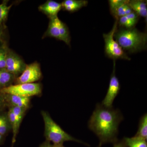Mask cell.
I'll return each instance as SVG.
<instances>
[{
    "label": "cell",
    "instance_id": "obj_1",
    "mask_svg": "<svg viewBox=\"0 0 147 147\" xmlns=\"http://www.w3.org/2000/svg\"><path fill=\"white\" fill-rule=\"evenodd\" d=\"M119 109L97 104L88 121V127L98 137L100 144L117 142L119 126L123 120Z\"/></svg>",
    "mask_w": 147,
    "mask_h": 147
},
{
    "label": "cell",
    "instance_id": "obj_2",
    "mask_svg": "<svg viewBox=\"0 0 147 147\" xmlns=\"http://www.w3.org/2000/svg\"><path fill=\"white\" fill-rule=\"evenodd\" d=\"M114 38L125 52L134 53L146 50L147 33L139 31L135 28L118 29V27Z\"/></svg>",
    "mask_w": 147,
    "mask_h": 147
},
{
    "label": "cell",
    "instance_id": "obj_3",
    "mask_svg": "<svg viewBox=\"0 0 147 147\" xmlns=\"http://www.w3.org/2000/svg\"><path fill=\"white\" fill-rule=\"evenodd\" d=\"M41 114L44 123V136L46 141L52 142L55 146L63 144L65 142L68 141L78 142L88 146V144L74 138L65 132L53 120L47 112L42 111Z\"/></svg>",
    "mask_w": 147,
    "mask_h": 147
},
{
    "label": "cell",
    "instance_id": "obj_4",
    "mask_svg": "<svg viewBox=\"0 0 147 147\" xmlns=\"http://www.w3.org/2000/svg\"><path fill=\"white\" fill-rule=\"evenodd\" d=\"M118 27L117 19H116L111 30L108 33L103 34L102 35L105 41V55L113 61L119 59L130 61L131 59L114 39V34Z\"/></svg>",
    "mask_w": 147,
    "mask_h": 147
},
{
    "label": "cell",
    "instance_id": "obj_5",
    "mask_svg": "<svg viewBox=\"0 0 147 147\" xmlns=\"http://www.w3.org/2000/svg\"><path fill=\"white\" fill-rule=\"evenodd\" d=\"M42 85L39 83L13 84L0 89L1 94L14 95L24 97L31 98L42 93Z\"/></svg>",
    "mask_w": 147,
    "mask_h": 147
},
{
    "label": "cell",
    "instance_id": "obj_6",
    "mask_svg": "<svg viewBox=\"0 0 147 147\" xmlns=\"http://www.w3.org/2000/svg\"><path fill=\"white\" fill-rule=\"evenodd\" d=\"M27 64L18 54L10 48H7L6 57L5 67L7 70L16 78L23 73Z\"/></svg>",
    "mask_w": 147,
    "mask_h": 147
},
{
    "label": "cell",
    "instance_id": "obj_7",
    "mask_svg": "<svg viewBox=\"0 0 147 147\" xmlns=\"http://www.w3.org/2000/svg\"><path fill=\"white\" fill-rule=\"evenodd\" d=\"M42 77L40 64L37 61L27 65L23 73L15 80V84L34 83Z\"/></svg>",
    "mask_w": 147,
    "mask_h": 147
},
{
    "label": "cell",
    "instance_id": "obj_8",
    "mask_svg": "<svg viewBox=\"0 0 147 147\" xmlns=\"http://www.w3.org/2000/svg\"><path fill=\"white\" fill-rule=\"evenodd\" d=\"M115 70L116 61L114 60L113 71L110 76L108 91L101 103L103 106L108 108L113 107L114 100L119 94L120 90V84L118 79L116 76Z\"/></svg>",
    "mask_w": 147,
    "mask_h": 147
},
{
    "label": "cell",
    "instance_id": "obj_9",
    "mask_svg": "<svg viewBox=\"0 0 147 147\" xmlns=\"http://www.w3.org/2000/svg\"><path fill=\"white\" fill-rule=\"evenodd\" d=\"M62 9L61 3L53 0H48L38 7V10L46 15L49 18L58 16V13Z\"/></svg>",
    "mask_w": 147,
    "mask_h": 147
},
{
    "label": "cell",
    "instance_id": "obj_10",
    "mask_svg": "<svg viewBox=\"0 0 147 147\" xmlns=\"http://www.w3.org/2000/svg\"><path fill=\"white\" fill-rule=\"evenodd\" d=\"M6 104L10 107H18L28 109L30 104L31 98L24 97L14 95L2 94Z\"/></svg>",
    "mask_w": 147,
    "mask_h": 147
},
{
    "label": "cell",
    "instance_id": "obj_11",
    "mask_svg": "<svg viewBox=\"0 0 147 147\" xmlns=\"http://www.w3.org/2000/svg\"><path fill=\"white\" fill-rule=\"evenodd\" d=\"M49 19L48 28L42 36V39L46 37H52L60 40V23L61 20L58 16Z\"/></svg>",
    "mask_w": 147,
    "mask_h": 147
},
{
    "label": "cell",
    "instance_id": "obj_12",
    "mask_svg": "<svg viewBox=\"0 0 147 147\" xmlns=\"http://www.w3.org/2000/svg\"><path fill=\"white\" fill-rule=\"evenodd\" d=\"M61 3L64 10L73 13L87 6L88 1L86 0H64Z\"/></svg>",
    "mask_w": 147,
    "mask_h": 147
},
{
    "label": "cell",
    "instance_id": "obj_13",
    "mask_svg": "<svg viewBox=\"0 0 147 147\" xmlns=\"http://www.w3.org/2000/svg\"><path fill=\"white\" fill-rule=\"evenodd\" d=\"M129 5L133 11L139 16L147 18V1L143 0H131L129 1Z\"/></svg>",
    "mask_w": 147,
    "mask_h": 147
},
{
    "label": "cell",
    "instance_id": "obj_14",
    "mask_svg": "<svg viewBox=\"0 0 147 147\" xmlns=\"http://www.w3.org/2000/svg\"><path fill=\"white\" fill-rule=\"evenodd\" d=\"M16 78L5 68L0 69V89L13 85Z\"/></svg>",
    "mask_w": 147,
    "mask_h": 147
},
{
    "label": "cell",
    "instance_id": "obj_15",
    "mask_svg": "<svg viewBox=\"0 0 147 147\" xmlns=\"http://www.w3.org/2000/svg\"><path fill=\"white\" fill-rule=\"evenodd\" d=\"M7 116L10 122L11 126V130L13 133V136H12V145L11 147H13L15 144L16 141V137L18 135V130H19V127L20 125H19L17 123L15 117L12 111L9 109L8 113H7Z\"/></svg>",
    "mask_w": 147,
    "mask_h": 147
},
{
    "label": "cell",
    "instance_id": "obj_16",
    "mask_svg": "<svg viewBox=\"0 0 147 147\" xmlns=\"http://www.w3.org/2000/svg\"><path fill=\"white\" fill-rule=\"evenodd\" d=\"M123 140L127 147H147V140L141 137H124Z\"/></svg>",
    "mask_w": 147,
    "mask_h": 147
},
{
    "label": "cell",
    "instance_id": "obj_17",
    "mask_svg": "<svg viewBox=\"0 0 147 147\" xmlns=\"http://www.w3.org/2000/svg\"><path fill=\"white\" fill-rule=\"evenodd\" d=\"M8 1L7 0H4L0 4V25H5L9 11L13 5V4L9 5Z\"/></svg>",
    "mask_w": 147,
    "mask_h": 147
},
{
    "label": "cell",
    "instance_id": "obj_18",
    "mask_svg": "<svg viewBox=\"0 0 147 147\" xmlns=\"http://www.w3.org/2000/svg\"><path fill=\"white\" fill-rule=\"evenodd\" d=\"M135 136L147 139V114H145L139 120V128Z\"/></svg>",
    "mask_w": 147,
    "mask_h": 147
},
{
    "label": "cell",
    "instance_id": "obj_19",
    "mask_svg": "<svg viewBox=\"0 0 147 147\" xmlns=\"http://www.w3.org/2000/svg\"><path fill=\"white\" fill-rule=\"evenodd\" d=\"M60 40L65 42L66 44L70 46L71 36L67 26L65 23L61 21L60 23Z\"/></svg>",
    "mask_w": 147,
    "mask_h": 147
},
{
    "label": "cell",
    "instance_id": "obj_20",
    "mask_svg": "<svg viewBox=\"0 0 147 147\" xmlns=\"http://www.w3.org/2000/svg\"><path fill=\"white\" fill-rule=\"evenodd\" d=\"M15 117V119L19 125H21L26 112L28 109L18 107H10L9 108Z\"/></svg>",
    "mask_w": 147,
    "mask_h": 147
},
{
    "label": "cell",
    "instance_id": "obj_21",
    "mask_svg": "<svg viewBox=\"0 0 147 147\" xmlns=\"http://www.w3.org/2000/svg\"><path fill=\"white\" fill-rule=\"evenodd\" d=\"M137 24V22L129 20L126 16L120 17L117 19L118 26L124 28L131 29L135 28Z\"/></svg>",
    "mask_w": 147,
    "mask_h": 147
},
{
    "label": "cell",
    "instance_id": "obj_22",
    "mask_svg": "<svg viewBox=\"0 0 147 147\" xmlns=\"http://www.w3.org/2000/svg\"><path fill=\"white\" fill-rule=\"evenodd\" d=\"M129 0H110L108 1L110 13L115 18L118 9L123 5L128 2Z\"/></svg>",
    "mask_w": 147,
    "mask_h": 147
},
{
    "label": "cell",
    "instance_id": "obj_23",
    "mask_svg": "<svg viewBox=\"0 0 147 147\" xmlns=\"http://www.w3.org/2000/svg\"><path fill=\"white\" fill-rule=\"evenodd\" d=\"M129 1L128 2L123 5L118 9L115 16V19H118L120 17L126 16L133 11L130 6L129 5Z\"/></svg>",
    "mask_w": 147,
    "mask_h": 147
},
{
    "label": "cell",
    "instance_id": "obj_24",
    "mask_svg": "<svg viewBox=\"0 0 147 147\" xmlns=\"http://www.w3.org/2000/svg\"><path fill=\"white\" fill-rule=\"evenodd\" d=\"M7 31L5 25H0V47L7 45Z\"/></svg>",
    "mask_w": 147,
    "mask_h": 147
},
{
    "label": "cell",
    "instance_id": "obj_25",
    "mask_svg": "<svg viewBox=\"0 0 147 147\" xmlns=\"http://www.w3.org/2000/svg\"><path fill=\"white\" fill-rule=\"evenodd\" d=\"M8 48L7 45L0 47V69L5 68L6 57Z\"/></svg>",
    "mask_w": 147,
    "mask_h": 147
},
{
    "label": "cell",
    "instance_id": "obj_26",
    "mask_svg": "<svg viewBox=\"0 0 147 147\" xmlns=\"http://www.w3.org/2000/svg\"><path fill=\"white\" fill-rule=\"evenodd\" d=\"M125 16H126L127 18L131 21H135L137 23H138L139 21V16L134 11H132L131 13Z\"/></svg>",
    "mask_w": 147,
    "mask_h": 147
},
{
    "label": "cell",
    "instance_id": "obj_27",
    "mask_svg": "<svg viewBox=\"0 0 147 147\" xmlns=\"http://www.w3.org/2000/svg\"><path fill=\"white\" fill-rule=\"evenodd\" d=\"M6 105V104L3 95L0 93V111L4 108Z\"/></svg>",
    "mask_w": 147,
    "mask_h": 147
},
{
    "label": "cell",
    "instance_id": "obj_28",
    "mask_svg": "<svg viewBox=\"0 0 147 147\" xmlns=\"http://www.w3.org/2000/svg\"><path fill=\"white\" fill-rule=\"evenodd\" d=\"M113 147H127L123 139L121 141H118L114 143Z\"/></svg>",
    "mask_w": 147,
    "mask_h": 147
},
{
    "label": "cell",
    "instance_id": "obj_29",
    "mask_svg": "<svg viewBox=\"0 0 147 147\" xmlns=\"http://www.w3.org/2000/svg\"><path fill=\"white\" fill-rule=\"evenodd\" d=\"M39 147H55V145L51 144L50 142L47 141L43 142L40 146Z\"/></svg>",
    "mask_w": 147,
    "mask_h": 147
},
{
    "label": "cell",
    "instance_id": "obj_30",
    "mask_svg": "<svg viewBox=\"0 0 147 147\" xmlns=\"http://www.w3.org/2000/svg\"><path fill=\"white\" fill-rule=\"evenodd\" d=\"M5 115L6 114H5V115H0V126H1V124L2 122L3 119Z\"/></svg>",
    "mask_w": 147,
    "mask_h": 147
},
{
    "label": "cell",
    "instance_id": "obj_31",
    "mask_svg": "<svg viewBox=\"0 0 147 147\" xmlns=\"http://www.w3.org/2000/svg\"><path fill=\"white\" fill-rule=\"evenodd\" d=\"M3 137V136L2 135L0 134V144L1 143L2 141Z\"/></svg>",
    "mask_w": 147,
    "mask_h": 147
},
{
    "label": "cell",
    "instance_id": "obj_32",
    "mask_svg": "<svg viewBox=\"0 0 147 147\" xmlns=\"http://www.w3.org/2000/svg\"><path fill=\"white\" fill-rule=\"evenodd\" d=\"M55 147H65L64 146L63 144L57 145V146H55Z\"/></svg>",
    "mask_w": 147,
    "mask_h": 147
},
{
    "label": "cell",
    "instance_id": "obj_33",
    "mask_svg": "<svg viewBox=\"0 0 147 147\" xmlns=\"http://www.w3.org/2000/svg\"><path fill=\"white\" fill-rule=\"evenodd\" d=\"M101 146H102V145H100V144H99V145H98V146L97 147H101Z\"/></svg>",
    "mask_w": 147,
    "mask_h": 147
}]
</instances>
